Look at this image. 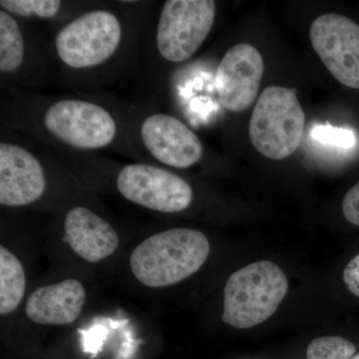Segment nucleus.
I'll list each match as a JSON object with an SVG mask.
<instances>
[{
	"label": "nucleus",
	"mask_w": 359,
	"mask_h": 359,
	"mask_svg": "<svg viewBox=\"0 0 359 359\" xmlns=\"http://www.w3.org/2000/svg\"><path fill=\"white\" fill-rule=\"evenodd\" d=\"M0 4L16 15H36L40 18H53L61 8L58 0H1Z\"/></svg>",
	"instance_id": "17"
},
{
	"label": "nucleus",
	"mask_w": 359,
	"mask_h": 359,
	"mask_svg": "<svg viewBox=\"0 0 359 359\" xmlns=\"http://www.w3.org/2000/svg\"><path fill=\"white\" fill-rule=\"evenodd\" d=\"M85 299L83 285L69 278L32 292L26 302V316L28 320L39 325H71L81 313Z\"/></svg>",
	"instance_id": "13"
},
{
	"label": "nucleus",
	"mask_w": 359,
	"mask_h": 359,
	"mask_svg": "<svg viewBox=\"0 0 359 359\" xmlns=\"http://www.w3.org/2000/svg\"><path fill=\"white\" fill-rule=\"evenodd\" d=\"M46 188L44 170L29 151L1 142L0 144V204L22 207L36 202Z\"/></svg>",
	"instance_id": "11"
},
{
	"label": "nucleus",
	"mask_w": 359,
	"mask_h": 359,
	"mask_svg": "<svg viewBox=\"0 0 359 359\" xmlns=\"http://www.w3.org/2000/svg\"><path fill=\"white\" fill-rule=\"evenodd\" d=\"M65 236L73 252L89 263L114 254L119 238L106 219L85 207H75L66 215Z\"/></svg>",
	"instance_id": "12"
},
{
	"label": "nucleus",
	"mask_w": 359,
	"mask_h": 359,
	"mask_svg": "<svg viewBox=\"0 0 359 359\" xmlns=\"http://www.w3.org/2000/svg\"><path fill=\"white\" fill-rule=\"evenodd\" d=\"M141 138L153 157L180 169L199 162L204 151L197 135L171 115L153 114L146 118L142 123Z\"/></svg>",
	"instance_id": "10"
},
{
	"label": "nucleus",
	"mask_w": 359,
	"mask_h": 359,
	"mask_svg": "<svg viewBox=\"0 0 359 359\" xmlns=\"http://www.w3.org/2000/svg\"><path fill=\"white\" fill-rule=\"evenodd\" d=\"M306 115L295 90L269 86L262 92L250 116V142L271 160L294 154L304 136Z\"/></svg>",
	"instance_id": "3"
},
{
	"label": "nucleus",
	"mask_w": 359,
	"mask_h": 359,
	"mask_svg": "<svg viewBox=\"0 0 359 359\" xmlns=\"http://www.w3.org/2000/svg\"><path fill=\"white\" fill-rule=\"evenodd\" d=\"M309 39L332 76L359 89V25L340 14H323L311 25Z\"/></svg>",
	"instance_id": "8"
},
{
	"label": "nucleus",
	"mask_w": 359,
	"mask_h": 359,
	"mask_svg": "<svg viewBox=\"0 0 359 359\" xmlns=\"http://www.w3.org/2000/svg\"><path fill=\"white\" fill-rule=\"evenodd\" d=\"M122 26L110 11H90L65 25L56 37V50L66 65L76 69L102 65L115 53Z\"/></svg>",
	"instance_id": "4"
},
{
	"label": "nucleus",
	"mask_w": 359,
	"mask_h": 359,
	"mask_svg": "<svg viewBox=\"0 0 359 359\" xmlns=\"http://www.w3.org/2000/svg\"><path fill=\"white\" fill-rule=\"evenodd\" d=\"M211 245L193 229H171L146 238L132 252L130 266L148 287H170L197 273L207 261Z\"/></svg>",
	"instance_id": "1"
},
{
	"label": "nucleus",
	"mask_w": 359,
	"mask_h": 359,
	"mask_svg": "<svg viewBox=\"0 0 359 359\" xmlns=\"http://www.w3.org/2000/svg\"><path fill=\"white\" fill-rule=\"evenodd\" d=\"M342 212L349 223L359 226V181L344 196Z\"/></svg>",
	"instance_id": "19"
},
{
	"label": "nucleus",
	"mask_w": 359,
	"mask_h": 359,
	"mask_svg": "<svg viewBox=\"0 0 359 359\" xmlns=\"http://www.w3.org/2000/svg\"><path fill=\"white\" fill-rule=\"evenodd\" d=\"M351 359H359V353L355 354V355H354L353 358Z\"/></svg>",
	"instance_id": "21"
},
{
	"label": "nucleus",
	"mask_w": 359,
	"mask_h": 359,
	"mask_svg": "<svg viewBox=\"0 0 359 359\" xmlns=\"http://www.w3.org/2000/svg\"><path fill=\"white\" fill-rule=\"evenodd\" d=\"M117 188L130 202L161 212L184 211L193 200L188 182L152 165H127L118 174Z\"/></svg>",
	"instance_id": "7"
},
{
	"label": "nucleus",
	"mask_w": 359,
	"mask_h": 359,
	"mask_svg": "<svg viewBox=\"0 0 359 359\" xmlns=\"http://www.w3.org/2000/svg\"><path fill=\"white\" fill-rule=\"evenodd\" d=\"M25 57V39L18 21L11 14L0 11V70H18Z\"/></svg>",
	"instance_id": "15"
},
{
	"label": "nucleus",
	"mask_w": 359,
	"mask_h": 359,
	"mask_svg": "<svg viewBox=\"0 0 359 359\" xmlns=\"http://www.w3.org/2000/svg\"><path fill=\"white\" fill-rule=\"evenodd\" d=\"M344 280L349 292L359 297V254L344 269Z\"/></svg>",
	"instance_id": "20"
},
{
	"label": "nucleus",
	"mask_w": 359,
	"mask_h": 359,
	"mask_svg": "<svg viewBox=\"0 0 359 359\" xmlns=\"http://www.w3.org/2000/svg\"><path fill=\"white\" fill-rule=\"evenodd\" d=\"M49 133L71 147H106L116 136L115 120L107 110L82 100H60L52 104L44 115Z\"/></svg>",
	"instance_id": "6"
},
{
	"label": "nucleus",
	"mask_w": 359,
	"mask_h": 359,
	"mask_svg": "<svg viewBox=\"0 0 359 359\" xmlns=\"http://www.w3.org/2000/svg\"><path fill=\"white\" fill-rule=\"evenodd\" d=\"M353 342L340 337H323L313 339L306 349L308 359H351L355 355Z\"/></svg>",
	"instance_id": "16"
},
{
	"label": "nucleus",
	"mask_w": 359,
	"mask_h": 359,
	"mask_svg": "<svg viewBox=\"0 0 359 359\" xmlns=\"http://www.w3.org/2000/svg\"><path fill=\"white\" fill-rule=\"evenodd\" d=\"M289 290L287 276L273 262H256L229 278L222 320L240 330L256 327L278 311Z\"/></svg>",
	"instance_id": "2"
},
{
	"label": "nucleus",
	"mask_w": 359,
	"mask_h": 359,
	"mask_svg": "<svg viewBox=\"0 0 359 359\" xmlns=\"http://www.w3.org/2000/svg\"><path fill=\"white\" fill-rule=\"evenodd\" d=\"M26 290L22 264L4 245L0 247V313H13L20 306Z\"/></svg>",
	"instance_id": "14"
},
{
	"label": "nucleus",
	"mask_w": 359,
	"mask_h": 359,
	"mask_svg": "<svg viewBox=\"0 0 359 359\" xmlns=\"http://www.w3.org/2000/svg\"><path fill=\"white\" fill-rule=\"evenodd\" d=\"M212 0H168L161 13L156 42L170 62L192 57L211 32L216 16Z\"/></svg>",
	"instance_id": "5"
},
{
	"label": "nucleus",
	"mask_w": 359,
	"mask_h": 359,
	"mask_svg": "<svg viewBox=\"0 0 359 359\" xmlns=\"http://www.w3.org/2000/svg\"><path fill=\"white\" fill-rule=\"evenodd\" d=\"M311 137L321 143L337 147L351 148L355 144V137L349 130L335 128L328 125H316L311 131Z\"/></svg>",
	"instance_id": "18"
},
{
	"label": "nucleus",
	"mask_w": 359,
	"mask_h": 359,
	"mask_svg": "<svg viewBox=\"0 0 359 359\" xmlns=\"http://www.w3.org/2000/svg\"><path fill=\"white\" fill-rule=\"evenodd\" d=\"M261 52L250 44H237L224 54L215 76L221 103L231 112H242L259 93L264 74Z\"/></svg>",
	"instance_id": "9"
}]
</instances>
